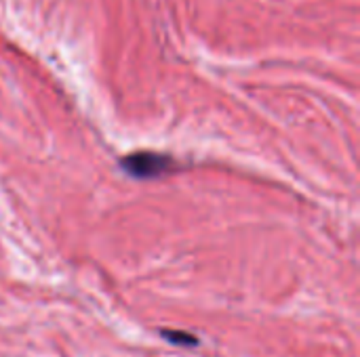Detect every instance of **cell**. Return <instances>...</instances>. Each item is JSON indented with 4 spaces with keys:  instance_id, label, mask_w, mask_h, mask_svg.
Segmentation results:
<instances>
[{
    "instance_id": "cell-2",
    "label": "cell",
    "mask_w": 360,
    "mask_h": 357,
    "mask_svg": "<svg viewBox=\"0 0 360 357\" xmlns=\"http://www.w3.org/2000/svg\"><path fill=\"white\" fill-rule=\"evenodd\" d=\"M162 337L165 339H169V341H177V343H186V345H196V339H192V337H184V335H169V332H162Z\"/></svg>"
},
{
    "instance_id": "cell-1",
    "label": "cell",
    "mask_w": 360,
    "mask_h": 357,
    "mask_svg": "<svg viewBox=\"0 0 360 357\" xmlns=\"http://www.w3.org/2000/svg\"><path fill=\"white\" fill-rule=\"evenodd\" d=\"M122 168L135 179H156L173 168V160L154 151H137L122 160Z\"/></svg>"
}]
</instances>
